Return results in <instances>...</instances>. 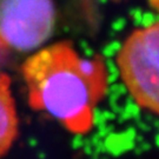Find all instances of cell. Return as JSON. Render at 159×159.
<instances>
[{"mask_svg": "<svg viewBox=\"0 0 159 159\" xmlns=\"http://www.w3.org/2000/svg\"><path fill=\"white\" fill-rule=\"evenodd\" d=\"M117 66L134 102L159 117V21L126 38L117 56Z\"/></svg>", "mask_w": 159, "mask_h": 159, "instance_id": "7a4b0ae2", "label": "cell"}, {"mask_svg": "<svg viewBox=\"0 0 159 159\" xmlns=\"http://www.w3.org/2000/svg\"><path fill=\"white\" fill-rule=\"evenodd\" d=\"M21 73L30 106L57 119L74 134L92 129L94 110L107 92V70L102 56L81 57L60 41L26 59Z\"/></svg>", "mask_w": 159, "mask_h": 159, "instance_id": "6da1fadb", "label": "cell"}, {"mask_svg": "<svg viewBox=\"0 0 159 159\" xmlns=\"http://www.w3.org/2000/svg\"><path fill=\"white\" fill-rule=\"evenodd\" d=\"M148 4L154 11H157L159 13V0H148Z\"/></svg>", "mask_w": 159, "mask_h": 159, "instance_id": "8992f818", "label": "cell"}, {"mask_svg": "<svg viewBox=\"0 0 159 159\" xmlns=\"http://www.w3.org/2000/svg\"><path fill=\"white\" fill-rule=\"evenodd\" d=\"M56 21L52 0H1L0 37L7 47L31 51L50 38Z\"/></svg>", "mask_w": 159, "mask_h": 159, "instance_id": "3957f363", "label": "cell"}, {"mask_svg": "<svg viewBox=\"0 0 159 159\" xmlns=\"http://www.w3.org/2000/svg\"><path fill=\"white\" fill-rule=\"evenodd\" d=\"M18 134V116L11 93V79L0 74V158L11 148Z\"/></svg>", "mask_w": 159, "mask_h": 159, "instance_id": "277c9868", "label": "cell"}, {"mask_svg": "<svg viewBox=\"0 0 159 159\" xmlns=\"http://www.w3.org/2000/svg\"><path fill=\"white\" fill-rule=\"evenodd\" d=\"M7 50H8V47H7V45L4 43V40L1 39V37H0V60L4 58Z\"/></svg>", "mask_w": 159, "mask_h": 159, "instance_id": "5b68a950", "label": "cell"}]
</instances>
